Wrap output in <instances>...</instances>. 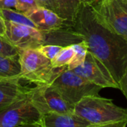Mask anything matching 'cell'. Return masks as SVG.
<instances>
[{"label":"cell","mask_w":127,"mask_h":127,"mask_svg":"<svg viewBox=\"0 0 127 127\" xmlns=\"http://www.w3.org/2000/svg\"><path fill=\"white\" fill-rule=\"evenodd\" d=\"M51 85L74 106L86 97L98 95L102 89L68 68L63 71Z\"/></svg>","instance_id":"5"},{"label":"cell","mask_w":127,"mask_h":127,"mask_svg":"<svg viewBox=\"0 0 127 127\" xmlns=\"http://www.w3.org/2000/svg\"><path fill=\"white\" fill-rule=\"evenodd\" d=\"M36 1L39 6L48 8L57 13V7L53 0H36Z\"/></svg>","instance_id":"23"},{"label":"cell","mask_w":127,"mask_h":127,"mask_svg":"<svg viewBox=\"0 0 127 127\" xmlns=\"http://www.w3.org/2000/svg\"><path fill=\"white\" fill-rule=\"evenodd\" d=\"M81 2L83 3H86V4H91L95 0H80Z\"/></svg>","instance_id":"27"},{"label":"cell","mask_w":127,"mask_h":127,"mask_svg":"<svg viewBox=\"0 0 127 127\" xmlns=\"http://www.w3.org/2000/svg\"><path fill=\"white\" fill-rule=\"evenodd\" d=\"M71 71L101 89H119V85L114 80L107 69L89 51L84 62Z\"/></svg>","instance_id":"8"},{"label":"cell","mask_w":127,"mask_h":127,"mask_svg":"<svg viewBox=\"0 0 127 127\" xmlns=\"http://www.w3.org/2000/svg\"><path fill=\"white\" fill-rule=\"evenodd\" d=\"M1 79H4V78H0V80H1Z\"/></svg>","instance_id":"28"},{"label":"cell","mask_w":127,"mask_h":127,"mask_svg":"<svg viewBox=\"0 0 127 127\" xmlns=\"http://www.w3.org/2000/svg\"><path fill=\"white\" fill-rule=\"evenodd\" d=\"M57 14L61 18L74 23L82 2L80 0H53Z\"/></svg>","instance_id":"14"},{"label":"cell","mask_w":127,"mask_h":127,"mask_svg":"<svg viewBox=\"0 0 127 127\" xmlns=\"http://www.w3.org/2000/svg\"><path fill=\"white\" fill-rule=\"evenodd\" d=\"M4 33H5V22L0 10V36H4Z\"/></svg>","instance_id":"26"},{"label":"cell","mask_w":127,"mask_h":127,"mask_svg":"<svg viewBox=\"0 0 127 127\" xmlns=\"http://www.w3.org/2000/svg\"><path fill=\"white\" fill-rule=\"evenodd\" d=\"M28 97L39 113L74 114V106L69 104L51 85H36L31 88Z\"/></svg>","instance_id":"7"},{"label":"cell","mask_w":127,"mask_h":127,"mask_svg":"<svg viewBox=\"0 0 127 127\" xmlns=\"http://www.w3.org/2000/svg\"><path fill=\"white\" fill-rule=\"evenodd\" d=\"M4 37L13 46L19 49L38 48L42 45V32L36 28L15 24L4 20Z\"/></svg>","instance_id":"9"},{"label":"cell","mask_w":127,"mask_h":127,"mask_svg":"<svg viewBox=\"0 0 127 127\" xmlns=\"http://www.w3.org/2000/svg\"><path fill=\"white\" fill-rule=\"evenodd\" d=\"M17 1L16 0H0V10L10 9L16 10Z\"/></svg>","instance_id":"22"},{"label":"cell","mask_w":127,"mask_h":127,"mask_svg":"<svg viewBox=\"0 0 127 127\" xmlns=\"http://www.w3.org/2000/svg\"><path fill=\"white\" fill-rule=\"evenodd\" d=\"M41 118L28 95L0 112V127H40Z\"/></svg>","instance_id":"6"},{"label":"cell","mask_w":127,"mask_h":127,"mask_svg":"<svg viewBox=\"0 0 127 127\" xmlns=\"http://www.w3.org/2000/svg\"><path fill=\"white\" fill-rule=\"evenodd\" d=\"M41 32L43 37L42 45H52L64 48L83 41V38L74 31L72 25Z\"/></svg>","instance_id":"12"},{"label":"cell","mask_w":127,"mask_h":127,"mask_svg":"<svg viewBox=\"0 0 127 127\" xmlns=\"http://www.w3.org/2000/svg\"><path fill=\"white\" fill-rule=\"evenodd\" d=\"M62 49H63V47L61 46L52 45H41L40 47L37 48V50L40 53H42L45 57H46L51 60H54Z\"/></svg>","instance_id":"20"},{"label":"cell","mask_w":127,"mask_h":127,"mask_svg":"<svg viewBox=\"0 0 127 127\" xmlns=\"http://www.w3.org/2000/svg\"><path fill=\"white\" fill-rule=\"evenodd\" d=\"M90 123L74 114L49 112L42 115L40 127H92Z\"/></svg>","instance_id":"13"},{"label":"cell","mask_w":127,"mask_h":127,"mask_svg":"<svg viewBox=\"0 0 127 127\" xmlns=\"http://www.w3.org/2000/svg\"><path fill=\"white\" fill-rule=\"evenodd\" d=\"M20 77L0 80V112L14 103L28 97L31 88L23 86Z\"/></svg>","instance_id":"11"},{"label":"cell","mask_w":127,"mask_h":127,"mask_svg":"<svg viewBox=\"0 0 127 127\" xmlns=\"http://www.w3.org/2000/svg\"><path fill=\"white\" fill-rule=\"evenodd\" d=\"M19 61L21 68L19 77L35 85H51L68 66L53 67L51 60L37 48L20 49Z\"/></svg>","instance_id":"3"},{"label":"cell","mask_w":127,"mask_h":127,"mask_svg":"<svg viewBox=\"0 0 127 127\" xmlns=\"http://www.w3.org/2000/svg\"><path fill=\"white\" fill-rule=\"evenodd\" d=\"M118 85H119V89L121 90L122 93L124 94L127 100V68L122 78L121 79Z\"/></svg>","instance_id":"24"},{"label":"cell","mask_w":127,"mask_h":127,"mask_svg":"<svg viewBox=\"0 0 127 127\" xmlns=\"http://www.w3.org/2000/svg\"><path fill=\"white\" fill-rule=\"evenodd\" d=\"M20 72L19 56L6 57L0 55V78L19 77Z\"/></svg>","instance_id":"15"},{"label":"cell","mask_w":127,"mask_h":127,"mask_svg":"<svg viewBox=\"0 0 127 127\" xmlns=\"http://www.w3.org/2000/svg\"><path fill=\"white\" fill-rule=\"evenodd\" d=\"M90 6L105 28L127 41V0H95Z\"/></svg>","instance_id":"4"},{"label":"cell","mask_w":127,"mask_h":127,"mask_svg":"<svg viewBox=\"0 0 127 127\" xmlns=\"http://www.w3.org/2000/svg\"><path fill=\"white\" fill-rule=\"evenodd\" d=\"M24 14L34 23L36 29L40 31H48L74 25V23L61 18L54 11L44 7H35Z\"/></svg>","instance_id":"10"},{"label":"cell","mask_w":127,"mask_h":127,"mask_svg":"<svg viewBox=\"0 0 127 127\" xmlns=\"http://www.w3.org/2000/svg\"><path fill=\"white\" fill-rule=\"evenodd\" d=\"M19 48L10 43L4 36H0V55L6 57H17L19 56Z\"/></svg>","instance_id":"19"},{"label":"cell","mask_w":127,"mask_h":127,"mask_svg":"<svg viewBox=\"0 0 127 127\" xmlns=\"http://www.w3.org/2000/svg\"><path fill=\"white\" fill-rule=\"evenodd\" d=\"M1 12L4 19L6 21L18 25H26L36 28L34 23L29 18H28L23 13H20L17 10H13L10 9H1Z\"/></svg>","instance_id":"16"},{"label":"cell","mask_w":127,"mask_h":127,"mask_svg":"<svg viewBox=\"0 0 127 127\" xmlns=\"http://www.w3.org/2000/svg\"><path fill=\"white\" fill-rule=\"evenodd\" d=\"M74 114L92 125L127 121V109L117 106L112 100L99 95L83 98L75 104Z\"/></svg>","instance_id":"2"},{"label":"cell","mask_w":127,"mask_h":127,"mask_svg":"<svg viewBox=\"0 0 127 127\" xmlns=\"http://www.w3.org/2000/svg\"><path fill=\"white\" fill-rule=\"evenodd\" d=\"M73 28L87 43L88 51L118 84L127 68V41L105 28L95 17L90 4L83 2Z\"/></svg>","instance_id":"1"},{"label":"cell","mask_w":127,"mask_h":127,"mask_svg":"<svg viewBox=\"0 0 127 127\" xmlns=\"http://www.w3.org/2000/svg\"><path fill=\"white\" fill-rule=\"evenodd\" d=\"M71 47L74 49V55L71 63L68 65V70H72L80 65L84 62L88 54V45L84 40L80 43L71 45Z\"/></svg>","instance_id":"17"},{"label":"cell","mask_w":127,"mask_h":127,"mask_svg":"<svg viewBox=\"0 0 127 127\" xmlns=\"http://www.w3.org/2000/svg\"><path fill=\"white\" fill-rule=\"evenodd\" d=\"M74 55V49L71 46H67L63 48L60 52L57 55V57L51 60L53 67H63L68 66L71 63Z\"/></svg>","instance_id":"18"},{"label":"cell","mask_w":127,"mask_h":127,"mask_svg":"<svg viewBox=\"0 0 127 127\" xmlns=\"http://www.w3.org/2000/svg\"><path fill=\"white\" fill-rule=\"evenodd\" d=\"M17 6L16 10L20 13H25L26 11L39 6L36 0H16Z\"/></svg>","instance_id":"21"},{"label":"cell","mask_w":127,"mask_h":127,"mask_svg":"<svg viewBox=\"0 0 127 127\" xmlns=\"http://www.w3.org/2000/svg\"><path fill=\"white\" fill-rule=\"evenodd\" d=\"M127 121H120V122H115V123H110L106 124H102V125H93L92 127H127Z\"/></svg>","instance_id":"25"}]
</instances>
